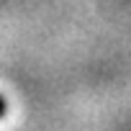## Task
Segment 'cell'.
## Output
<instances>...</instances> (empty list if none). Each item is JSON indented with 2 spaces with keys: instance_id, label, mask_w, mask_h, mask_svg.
<instances>
[{
  "instance_id": "1",
  "label": "cell",
  "mask_w": 131,
  "mask_h": 131,
  "mask_svg": "<svg viewBox=\"0 0 131 131\" xmlns=\"http://www.w3.org/2000/svg\"><path fill=\"white\" fill-rule=\"evenodd\" d=\"M5 108H8V103H5V98H3V95H0V118L5 116Z\"/></svg>"
}]
</instances>
